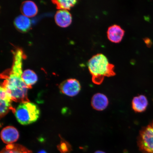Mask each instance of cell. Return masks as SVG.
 Instances as JSON below:
<instances>
[{"label":"cell","mask_w":153,"mask_h":153,"mask_svg":"<svg viewBox=\"0 0 153 153\" xmlns=\"http://www.w3.org/2000/svg\"><path fill=\"white\" fill-rule=\"evenodd\" d=\"M16 119L22 125H28L37 121L40 111L37 105L30 101L21 103L14 113Z\"/></svg>","instance_id":"cell-3"},{"label":"cell","mask_w":153,"mask_h":153,"mask_svg":"<svg viewBox=\"0 0 153 153\" xmlns=\"http://www.w3.org/2000/svg\"><path fill=\"white\" fill-rule=\"evenodd\" d=\"M144 42L148 48H150L152 45V42L151 40L148 38H145L144 39Z\"/></svg>","instance_id":"cell-18"},{"label":"cell","mask_w":153,"mask_h":153,"mask_svg":"<svg viewBox=\"0 0 153 153\" xmlns=\"http://www.w3.org/2000/svg\"><path fill=\"white\" fill-rule=\"evenodd\" d=\"M91 105L94 110L98 111L104 110L108 107L109 100L108 97L103 94H95L92 97Z\"/></svg>","instance_id":"cell-7"},{"label":"cell","mask_w":153,"mask_h":153,"mask_svg":"<svg viewBox=\"0 0 153 153\" xmlns=\"http://www.w3.org/2000/svg\"><path fill=\"white\" fill-rule=\"evenodd\" d=\"M14 24L17 29L20 31L26 32L30 28L31 22L28 17L21 15L15 19Z\"/></svg>","instance_id":"cell-12"},{"label":"cell","mask_w":153,"mask_h":153,"mask_svg":"<svg viewBox=\"0 0 153 153\" xmlns=\"http://www.w3.org/2000/svg\"><path fill=\"white\" fill-rule=\"evenodd\" d=\"M94 153H106L102 152V151H97V152H96Z\"/></svg>","instance_id":"cell-19"},{"label":"cell","mask_w":153,"mask_h":153,"mask_svg":"<svg viewBox=\"0 0 153 153\" xmlns=\"http://www.w3.org/2000/svg\"><path fill=\"white\" fill-rule=\"evenodd\" d=\"M38 153H47L46 152H45V150H41L39 151Z\"/></svg>","instance_id":"cell-20"},{"label":"cell","mask_w":153,"mask_h":153,"mask_svg":"<svg viewBox=\"0 0 153 153\" xmlns=\"http://www.w3.org/2000/svg\"><path fill=\"white\" fill-rule=\"evenodd\" d=\"M21 11L22 15L27 17H32L37 14L38 8L37 5L33 1H25L22 4Z\"/></svg>","instance_id":"cell-11"},{"label":"cell","mask_w":153,"mask_h":153,"mask_svg":"<svg viewBox=\"0 0 153 153\" xmlns=\"http://www.w3.org/2000/svg\"><path fill=\"white\" fill-rule=\"evenodd\" d=\"M14 59L12 68L1 74L4 80L1 86L4 88L12 101L21 103L29 101L28 97L29 88L22 79V64L24 54L22 49L13 52Z\"/></svg>","instance_id":"cell-1"},{"label":"cell","mask_w":153,"mask_h":153,"mask_svg":"<svg viewBox=\"0 0 153 153\" xmlns=\"http://www.w3.org/2000/svg\"><path fill=\"white\" fill-rule=\"evenodd\" d=\"M52 1L56 5L57 9L68 10L70 9L74 6L77 1L75 0H57L53 1Z\"/></svg>","instance_id":"cell-16"},{"label":"cell","mask_w":153,"mask_h":153,"mask_svg":"<svg viewBox=\"0 0 153 153\" xmlns=\"http://www.w3.org/2000/svg\"><path fill=\"white\" fill-rule=\"evenodd\" d=\"M1 153H32V151L18 144L7 145L1 150Z\"/></svg>","instance_id":"cell-14"},{"label":"cell","mask_w":153,"mask_h":153,"mask_svg":"<svg viewBox=\"0 0 153 153\" xmlns=\"http://www.w3.org/2000/svg\"><path fill=\"white\" fill-rule=\"evenodd\" d=\"M1 138L3 142L7 145L13 144L18 140L19 133L18 130L13 126H7L2 130Z\"/></svg>","instance_id":"cell-6"},{"label":"cell","mask_w":153,"mask_h":153,"mask_svg":"<svg viewBox=\"0 0 153 153\" xmlns=\"http://www.w3.org/2000/svg\"><path fill=\"white\" fill-rule=\"evenodd\" d=\"M88 66L92 76V81L96 85H101L105 77L116 75L114 65L111 64L107 57L102 53L92 57L88 62Z\"/></svg>","instance_id":"cell-2"},{"label":"cell","mask_w":153,"mask_h":153,"mask_svg":"<svg viewBox=\"0 0 153 153\" xmlns=\"http://www.w3.org/2000/svg\"><path fill=\"white\" fill-rule=\"evenodd\" d=\"M137 145L143 153H153V121L140 132Z\"/></svg>","instance_id":"cell-4"},{"label":"cell","mask_w":153,"mask_h":153,"mask_svg":"<svg viewBox=\"0 0 153 153\" xmlns=\"http://www.w3.org/2000/svg\"><path fill=\"white\" fill-rule=\"evenodd\" d=\"M11 100H1V109H0V114L1 118L5 116L10 111H12L14 113L15 109L13 108Z\"/></svg>","instance_id":"cell-15"},{"label":"cell","mask_w":153,"mask_h":153,"mask_svg":"<svg viewBox=\"0 0 153 153\" xmlns=\"http://www.w3.org/2000/svg\"><path fill=\"white\" fill-rule=\"evenodd\" d=\"M61 153H70L72 150L70 144L66 141L62 140L60 144L57 146Z\"/></svg>","instance_id":"cell-17"},{"label":"cell","mask_w":153,"mask_h":153,"mask_svg":"<svg viewBox=\"0 0 153 153\" xmlns=\"http://www.w3.org/2000/svg\"><path fill=\"white\" fill-rule=\"evenodd\" d=\"M55 20L57 25L62 27H66L71 24L72 17L68 10H59L55 14Z\"/></svg>","instance_id":"cell-9"},{"label":"cell","mask_w":153,"mask_h":153,"mask_svg":"<svg viewBox=\"0 0 153 153\" xmlns=\"http://www.w3.org/2000/svg\"><path fill=\"white\" fill-rule=\"evenodd\" d=\"M22 79L29 89H30L37 81L38 76L33 71L27 69L23 72Z\"/></svg>","instance_id":"cell-13"},{"label":"cell","mask_w":153,"mask_h":153,"mask_svg":"<svg viewBox=\"0 0 153 153\" xmlns=\"http://www.w3.org/2000/svg\"><path fill=\"white\" fill-rule=\"evenodd\" d=\"M81 85L77 79L71 78L63 82L59 86L60 91L63 94L73 97L81 91Z\"/></svg>","instance_id":"cell-5"},{"label":"cell","mask_w":153,"mask_h":153,"mask_svg":"<svg viewBox=\"0 0 153 153\" xmlns=\"http://www.w3.org/2000/svg\"><path fill=\"white\" fill-rule=\"evenodd\" d=\"M125 31L117 25H114L109 27L107 31V36L109 40L112 43H119L122 41Z\"/></svg>","instance_id":"cell-8"},{"label":"cell","mask_w":153,"mask_h":153,"mask_svg":"<svg viewBox=\"0 0 153 153\" xmlns=\"http://www.w3.org/2000/svg\"><path fill=\"white\" fill-rule=\"evenodd\" d=\"M148 101L146 96L141 95L134 97L131 102L132 108L136 112L141 113L146 110Z\"/></svg>","instance_id":"cell-10"}]
</instances>
